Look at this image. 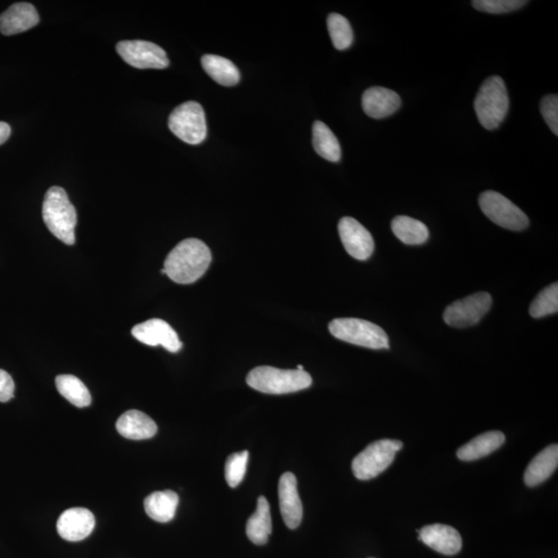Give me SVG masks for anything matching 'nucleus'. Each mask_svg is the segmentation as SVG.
I'll list each match as a JSON object with an SVG mask.
<instances>
[{
    "mask_svg": "<svg viewBox=\"0 0 558 558\" xmlns=\"http://www.w3.org/2000/svg\"><path fill=\"white\" fill-rule=\"evenodd\" d=\"M56 388L61 397L77 407H86L91 404V395L84 382L71 374L59 375L55 380Z\"/></svg>",
    "mask_w": 558,
    "mask_h": 558,
    "instance_id": "a878e982",
    "label": "nucleus"
},
{
    "mask_svg": "<svg viewBox=\"0 0 558 558\" xmlns=\"http://www.w3.org/2000/svg\"><path fill=\"white\" fill-rule=\"evenodd\" d=\"M475 10L489 12V14H506L522 9L528 2L523 0H474L472 3Z\"/></svg>",
    "mask_w": 558,
    "mask_h": 558,
    "instance_id": "c756f323",
    "label": "nucleus"
},
{
    "mask_svg": "<svg viewBox=\"0 0 558 558\" xmlns=\"http://www.w3.org/2000/svg\"><path fill=\"white\" fill-rule=\"evenodd\" d=\"M491 304V294L480 292L470 295L449 305L444 312V321L454 328L470 327L481 321Z\"/></svg>",
    "mask_w": 558,
    "mask_h": 558,
    "instance_id": "1a4fd4ad",
    "label": "nucleus"
},
{
    "mask_svg": "<svg viewBox=\"0 0 558 558\" xmlns=\"http://www.w3.org/2000/svg\"><path fill=\"white\" fill-rule=\"evenodd\" d=\"M117 53L128 65L145 70H162L170 65L164 49L147 41H122L117 43Z\"/></svg>",
    "mask_w": 558,
    "mask_h": 558,
    "instance_id": "9d476101",
    "label": "nucleus"
},
{
    "mask_svg": "<svg viewBox=\"0 0 558 558\" xmlns=\"http://www.w3.org/2000/svg\"><path fill=\"white\" fill-rule=\"evenodd\" d=\"M505 441L506 437L503 432H485L457 451V457L462 461L480 460L503 446Z\"/></svg>",
    "mask_w": 558,
    "mask_h": 558,
    "instance_id": "aec40b11",
    "label": "nucleus"
},
{
    "mask_svg": "<svg viewBox=\"0 0 558 558\" xmlns=\"http://www.w3.org/2000/svg\"><path fill=\"white\" fill-rule=\"evenodd\" d=\"M202 67L207 74L218 84L225 87L240 83V73L231 60L222 56L206 54L202 58Z\"/></svg>",
    "mask_w": 558,
    "mask_h": 558,
    "instance_id": "5701e85b",
    "label": "nucleus"
},
{
    "mask_svg": "<svg viewBox=\"0 0 558 558\" xmlns=\"http://www.w3.org/2000/svg\"><path fill=\"white\" fill-rule=\"evenodd\" d=\"M15 384L12 376L0 369V403H8L14 397Z\"/></svg>",
    "mask_w": 558,
    "mask_h": 558,
    "instance_id": "2f4dec72",
    "label": "nucleus"
},
{
    "mask_svg": "<svg viewBox=\"0 0 558 558\" xmlns=\"http://www.w3.org/2000/svg\"><path fill=\"white\" fill-rule=\"evenodd\" d=\"M248 455V451H243V452L234 453L228 457L224 475L230 487H237L244 479L247 474Z\"/></svg>",
    "mask_w": 558,
    "mask_h": 558,
    "instance_id": "c85d7f7f",
    "label": "nucleus"
},
{
    "mask_svg": "<svg viewBox=\"0 0 558 558\" xmlns=\"http://www.w3.org/2000/svg\"><path fill=\"white\" fill-rule=\"evenodd\" d=\"M39 22V14L33 4L18 3L0 15V33L4 35L24 33Z\"/></svg>",
    "mask_w": 558,
    "mask_h": 558,
    "instance_id": "f3484780",
    "label": "nucleus"
},
{
    "mask_svg": "<svg viewBox=\"0 0 558 558\" xmlns=\"http://www.w3.org/2000/svg\"><path fill=\"white\" fill-rule=\"evenodd\" d=\"M11 136V127L8 123L0 122V145L9 139Z\"/></svg>",
    "mask_w": 558,
    "mask_h": 558,
    "instance_id": "473e14b6",
    "label": "nucleus"
},
{
    "mask_svg": "<svg viewBox=\"0 0 558 558\" xmlns=\"http://www.w3.org/2000/svg\"><path fill=\"white\" fill-rule=\"evenodd\" d=\"M179 497L172 491L153 492L144 500L147 515L154 522L166 523L171 522L177 514Z\"/></svg>",
    "mask_w": 558,
    "mask_h": 558,
    "instance_id": "412c9836",
    "label": "nucleus"
},
{
    "mask_svg": "<svg viewBox=\"0 0 558 558\" xmlns=\"http://www.w3.org/2000/svg\"><path fill=\"white\" fill-rule=\"evenodd\" d=\"M541 113L553 133L558 135V97L549 94L541 100Z\"/></svg>",
    "mask_w": 558,
    "mask_h": 558,
    "instance_id": "7c9ffc66",
    "label": "nucleus"
},
{
    "mask_svg": "<svg viewBox=\"0 0 558 558\" xmlns=\"http://www.w3.org/2000/svg\"><path fill=\"white\" fill-rule=\"evenodd\" d=\"M272 532L271 506L265 497L258 499L256 510L247 523V535L255 545H265Z\"/></svg>",
    "mask_w": 558,
    "mask_h": 558,
    "instance_id": "4be33fe9",
    "label": "nucleus"
},
{
    "mask_svg": "<svg viewBox=\"0 0 558 558\" xmlns=\"http://www.w3.org/2000/svg\"><path fill=\"white\" fill-rule=\"evenodd\" d=\"M331 41L337 50H346L352 46L354 34L346 17L332 12L327 19Z\"/></svg>",
    "mask_w": 558,
    "mask_h": 558,
    "instance_id": "bb28decb",
    "label": "nucleus"
},
{
    "mask_svg": "<svg viewBox=\"0 0 558 558\" xmlns=\"http://www.w3.org/2000/svg\"><path fill=\"white\" fill-rule=\"evenodd\" d=\"M131 334L137 341L150 347H164L169 352L177 353L183 348L177 331L161 318H152L136 325Z\"/></svg>",
    "mask_w": 558,
    "mask_h": 558,
    "instance_id": "f8f14e48",
    "label": "nucleus"
},
{
    "mask_svg": "<svg viewBox=\"0 0 558 558\" xmlns=\"http://www.w3.org/2000/svg\"><path fill=\"white\" fill-rule=\"evenodd\" d=\"M298 371H304V367L303 365H298Z\"/></svg>",
    "mask_w": 558,
    "mask_h": 558,
    "instance_id": "72a5a7b5",
    "label": "nucleus"
},
{
    "mask_svg": "<svg viewBox=\"0 0 558 558\" xmlns=\"http://www.w3.org/2000/svg\"><path fill=\"white\" fill-rule=\"evenodd\" d=\"M558 310V285L557 282L547 287L538 295L532 301L530 307V313L532 318H540L557 313Z\"/></svg>",
    "mask_w": 558,
    "mask_h": 558,
    "instance_id": "cd10ccee",
    "label": "nucleus"
},
{
    "mask_svg": "<svg viewBox=\"0 0 558 558\" xmlns=\"http://www.w3.org/2000/svg\"><path fill=\"white\" fill-rule=\"evenodd\" d=\"M312 145L317 153L325 160L337 162L342 159L340 142H338L334 131L322 122L313 123Z\"/></svg>",
    "mask_w": 558,
    "mask_h": 558,
    "instance_id": "b1692460",
    "label": "nucleus"
},
{
    "mask_svg": "<svg viewBox=\"0 0 558 558\" xmlns=\"http://www.w3.org/2000/svg\"><path fill=\"white\" fill-rule=\"evenodd\" d=\"M404 444L397 440H381L371 444L353 460V473L357 479L371 480L392 465L395 455Z\"/></svg>",
    "mask_w": 558,
    "mask_h": 558,
    "instance_id": "423d86ee",
    "label": "nucleus"
},
{
    "mask_svg": "<svg viewBox=\"0 0 558 558\" xmlns=\"http://www.w3.org/2000/svg\"><path fill=\"white\" fill-rule=\"evenodd\" d=\"M96 526L93 514L84 507H72L61 514L58 531L64 540L79 542L91 535Z\"/></svg>",
    "mask_w": 558,
    "mask_h": 558,
    "instance_id": "4468645a",
    "label": "nucleus"
},
{
    "mask_svg": "<svg viewBox=\"0 0 558 558\" xmlns=\"http://www.w3.org/2000/svg\"><path fill=\"white\" fill-rule=\"evenodd\" d=\"M510 100L504 80L492 76L484 81L475 99V111L482 127L492 130L505 121Z\"/></svg>",
    "mask_w": 558,
    "mask_h": 558,
    "instance_id": "20e7f679",
    "label": "nucleus"
},
{
    "mask_svg": "<svg viewBox=\"0 0 558 558\" xmlns=\"http://www.w3.org/2000/svg\"><path fill=\"white\" fill-rule=\"evenodd\" d=\"M43 218L49 231L60 241L67 246H73L76 241L77 211L64 188L52 186L47 192L43 204Z\"/></svg>",
    "mask_w": 558,
    "mask_h": 558,
    "instance_id": "f03ea898",
    "label": "nucleus"
},
{
    "mask_svg": "<svg viewBox=\"0 0 558 558\" xmlns=\"http://www.w3.org/2000/svg\"><path fill=\"white\" fill-rule=\"evenodd\" d=\"M338 233L348 254L354 259L366 261L374 250L373 235L353 217H342L338 224Z\"/></svg>",
    "mask_w": 558,
    "mask_h": 558,
    "instance_id": "9b49d317",
    "label": "nucleus"
},
{
    "mask_svg": "<svg viewBox=\"0 0 558 558\" xmlns=\"http://www.w3.org/2000/svg\"><path fill=\"white\" fill-rule=\"evenodd\" d=\"M281 516L288 529H297L303 517V507L298 493L297 479L292 473L281 475L279 483Z\"/></svg>",
    "mask_w": 558,
    "mask_h": 558,
    "instance_id": "ddd939ff",
    "label": "nucleus"
},
{
    "mask_svg": "<svg viewBox=\"0 0 558 558\" xmlns=\"http://www.w3.org/2000/svg\"><path fill=\"white\" fill-rule=\"evenodd\" d=\"M401 106L398 93L374 86L368 89L362 97V108L366 115L373 119H382L391 116Z\"/></svg>",
    "mask_w": 558,
    "mask_h": 558,
    "instance_id": "dca6fc26",
    "label": "nucleus"
},
{
    "mask_svg": "<svg viewBox=\"0 0 558 558\" xmlns=\"http://www.w3.org/2000/svg\"><path fill=\"white\" fill-rule=\"evenodd\" d=\"M248 385L255 390L266 394H287L304 390L310 387L312 379L305 371H286L271 366L253 369L247 378Z\"/></svg>",
    "mask_w": 558,
    "mask_h": 558,
    "instance_id": "7ed1b4c3",
    "label": "nucleus"
},
{
    "mask_svg": "<svg viewBox=\"0 0 558 558\" xmlns=\"http://www.w3.org/2000/svg\"><path fill=\"white\" fill-rule=\"evenodd\" d=\"M169 129L191 145H199L206 139L207 124L203 106L197 102H186L177 106L169 117Z\"/></svg>",
    "mask_w": 558,
    "mask_h": 558,
    "instance_id": "0eeeda50",
    "label": "nucleus"
},
{
    "mask_svg": "<svg viewBox=\"0 0 558 558\" xmlns=\"http://www.w3.org/2000/svg\"><path fill=\"white\" fill-rule=\"evenodd\" d=\"M212 255L208 247L196 238L177 244L168 255L161 273L180 285L197 281L208 271Z\"/></svg>",
    "mask_w": 558,
    "mask_h": 558,
    "instance_id": "f257e3e1",
    "label": "nucleus"
},
{
    "mask_svg": "<svg viewBox=\"0 0 558 558\" xmlns=\"http://www.w3.org/2000/svg\"><path fill=\"white\" fill-rule=\"evenodd\" d=\"M558 466L557 444L544 449L531 460L524 475L525 484L535 487L546 481Z\"/></svg>",
    "mask_w": 558,
    "mask_h": 558,
    "instance_id": "6ab92c4d",
    "label": "nucleus"
},
{
    "mask_svg": "<svg viewBox=\"0 0 558 558\" xmlns=\"http://www.w3.org/2000/svg\"><path fill=\"white\" fill-rule=\"evenodd\" d=\"M483 213L501 228L523 231L529 227V217L515 204L499 193L488 191L479 198Z\"/></svg>",
    "mask_w": 558,
    "mask_h": 558,
    "instance_id": "6e6552de",
    "label": "nucleus"
},
{
    "mask_svg": "<svg viewBox=\"0 0 558 558\" xmlns=\"http://www.w3.org/2000/svg\"><path fill=\"white\" fill-rule=\"evenodd\" d=\"M116 429L119 435L129 440L142 441L153 437L158 432V426L146 413L131 410L117 420Z\"/></svg>",
    "mask_w": 558,
    "mask_h": 558,
    "instance_id": "a211bd4d",
    "label": "nucleus"
},
{
    "mask_svg": "<svg viewBox=\"0 0 558 558\" xmlns=\"http://www.w3.org/2000/svg\"><path fill=\"white\" fill-rule=\"evenodd\" d=\"M391 227L394 235L407 246H419L428 241L429 238L428 227L422 222L410 216L395 217Z\"/></svg>",
    "mask_w": 558,
    "mask_h": 558,
    "instance_id": "393cba45",
    "label": "nucleus"
},
{
    "mask_svg": "<svg viewBox=\"0 0 558 558\" xmlns=\"http://www.w3.org/2000/svg\"><path fill=\"white\" fill-rule=\"evenodd\" d=\"M419 538L428 547L444 555H455L462 548V538L459 531L449 525L432 524L425 526Z\"/></svg>",
    "mask_w": 558,
    "mask_h": 558,
    "instance_id": "2eb2a0df",
    "label": "nucleus"
},
{
    "mask_svg": "<svg viewBox=\"0 0 558 558\" xmlns=\"http://www.w3.org/2000/svg\"><path fill=\"white\" fill-rule=\"evenodd\" d=\"M329 331L337 340L373 350L389 349V338L380 326L365 319L335 318L329 324Z\"/></svg>",
    "mask_w": 558,
    "mask_h": 558,
    "instance_id": "39448f33",
    "label": "nucleus"
}]
</instances>
